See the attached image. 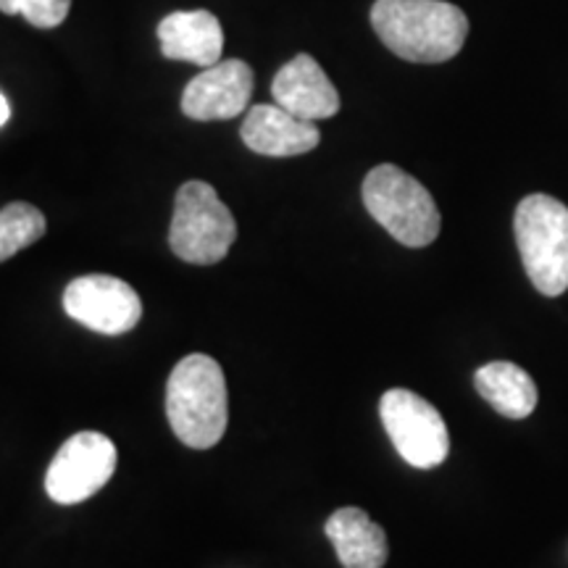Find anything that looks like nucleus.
Returning a JSON list of instances; mask_svg holds the SVG:
<instances>
[{
    "label": "nucleus",
    "instance_id": "nucleus-1",
    "mask_svg": "<svg viewBox=\"0 0 568 568\" xmlns=\"http://www.w3.org/2000/svg\"><path fill=\"white\" fill-rule=\"evenodd\" d=\"M372 27L397 59L443 63L460 53L468 19L445 0H376Z\"/></svg>",
    "mask_w": 568,
    "mask_h": 568
},
{
    "label": "nucleus",
    "instance_id": "nucleus-2",
    "mask_svg": "<svg viewBox=\"0 0 568 568\" xmlns=\"http://www.w3.org/2000/svg\"><path fill=\"white\" fill-rule=\"evenodd\" d=\"M166 416L172 432L193 450H209L224 437L230 395L222 366L211 355L182 358L166 382Z\"/></svg>",
    "mask_w": 568,
    "mask_h": 568
},
{
    "label": "nucleus",
    "instance_id": "nucleus-3",
    "mask_svg": "<svg viewBox=\"0 0 568 568\" xmlns=\"http://www.w3.org/2000/svg\"><path fill=\"white\" fill-rule=\"evenodd\" d=\"M361 195H364L366 211L393 234L397 243L426 247L437 240L443 219H439L435 197L403 169L393 163L372 169L366 174Z\"/></svg>",
    "mask_w": 568,
    "mask_h": 568
},
{
    "label": "nucleus",
    "instance_id": "nucleus-4",
    "mask_svg": "<svg viewBox=\"0 0 568 568\" xmlns=\"http://www.w3.org/2000/svg\"><path fill=\"white\" fill-rule=\"evenodd\" d=\"M516 245L529 280L542 295L568 290V209L556 197L535 193L516 209Z\"/></svg>",
    "mask_w": 568,
    "mask_h": 568
},
{
    "label": "nucleus",
    "instance_id": "nucleus-5",
    "mask_svg": "<svg viewBox=\"0 0 568 568\" xmlns=\"http://www.w3.org/2000/svg\"><path fill=\"white\" fill-rule=\"evenodd\" d=\"M237 240V222L209 182L193 180L176 190L169 245L184 264L211 266L226 258Z\"/></svg>",
    "mask_w": 568,
    "mask_h": 568
},
{
    "label": "nucleus",
    "instance_id": "nucleus-6",
    "mask_svg": "<svg viewBox=\"0 0 568 568\" xmlns=\"http://www.w3.org/2000/svg\"><path fill=\"white\" fill-rule=\"evenodd\" d=\"M379 416L400 458L414 468H435L450 453V435L439 410L410 389H387Z\"/></svg>",
    "mask_w": 568,
    "mask_h": 568
},
{
    "label": "nucleus",
    "instance_id": "nucleus-7",
    "mask_svg": "<svg viewBox=\"0 0 568 568\" xmlns=\"http://www.w3.org/2000/svg\"><path fill=\"white\" fill-rule=\"evenodd\" d=\"M116 445L101 432H77L59 447L45 474L48 497L77 506L109 485L116 471Z\"/></svg>",
    "mask_w": 568,
    "mask_h": 568
},
{
    "label": "nucleus",
    "instance_id": "nucleus-8",
    "mask_svg": "<svg viewBox=\"0 0 568 568\" xmlns=\"http://www.w3.org/2000/svg\"><path fill=\"white\" fill-rule=\"evenodd\" d=\"M63 311L98 335H124L142 318V301L119 276H77L63 290Z\"/></svg>",
    "mask_w": 568,
    "mask_h": 568
},
{
    "label": "nucleus",
    "instance_id": "nucleus-9",
    "mask_svg": "<svg viewBox=\"0 0 568 568\" xmlns=\"http://www.w3.org/2000/svg\"><path fill=\"white\" fill-rule=\"evenodd\" d=\"M253 95V69L226 59L203 69L182 92V113L195 122H224L240 116Z\"/></svg>",
    "mask_w": 568,
    "mask_h": 568
},
{
    "label": "nucleus",
    "instance_id": "nucleus-10",
    "mask_svg": "<svg viewBox=\"0 0 568 568\" xmlns=\"http://www.w3.org/2000/svg\"><path fill=\"white\" fill-rule=\"evenodd\" d=\"M272 95L276 105L308 122L332 119L339 111V92L308 53L295 55L276 71Z\"/></svg>",
    "mask_w": 568,
    "mask_h": 568
},
{
    "label": "nucleus",
    "instance_id": "nucleus-11",
    "mask_svg": "<svg viewBox=\"0 0 568 568\" xmlns=\"http://www.w3.org/2000/svg\"><path fill=\"white\" fill-rule=\"evenodd\" d=\"M240 138L253 153L290 159V155L311 153L322 142V132L308 119L284 111L282 105H253L247 111Z\"/></svg>",
    "mask_w": 568,
    "mask_h": 568
},
{
    "label": "nucleus",
    "instance_id": "nucleus-12",
    "mask_svg": "<svg viewBox=\"0 0 568 568\" xmlns=\"http://www.w3.org/2000/svg\"><path fill=\"white\" fill-rule=\"evenodd\" d=\"M161 53L172 61H187L209 69L222 61L224 30L211 11H174L159 24Z\"/></svg>",
    "mask_w": 568,
    "mask_h": 568
},
{
    "label": "nucleus",
    "instance_id": "nucleus-13",
    "mask_svg": "<svg viewBox=\"0 0 568 568\" xmlns=\"http://www.w3.org/2000/svg\"><path fill=\"white\" fill-rule=\"evenodd\" d=\"M326 537L345 568H382L387 564V535L366 510L353 506L335 510L326 521Z\"/></svg>",
    "mask_w": 568,
    "mask_h": 568
},
{
    "label": "nucleus",
    "instance_id": "nucleus-14",
    "mask_svg": "<svg viewBox=\"0 0 568 568\" xmlns=\"http://www.w3.org/2000/svg\"><path fill=\"white\" fill-rule=\"evenodd\" d=\"M477 393L506 418H527L537 408V385L521 366L493 361L474 374Z\"/></svg>",
    "mask_w": 568,
    "mask_h": 568
},
{
    "label": "nucleus",
    "instance_id": "nucleus-15",
    "mask_svg": "<svg viewBox=\"0 0 568 568\" xmlns=\"http://www.w3.org/2000/svg\"><path fill=\"white\" fill-rule=\"evenodd\" d=\"M45 226V216L32 203L17 201L0 209V264L38 243Z\"/></svg>",
    "mask_w": 568,
    "mask_h": 568
},
{
    "label": "nucleus",
    "instance_id": "nucleus-16",
    "mask_svg": "<svg viewBox=\"0 0 568 568\" xmlns=\"http://www.w3.org/2000/svg\"><path fill=\"white\" fill-rule=\"evenodd\" d=\"M71 0H0V11L3 13H21L32 27L40 30H53L63 24L69 17Z\"/></svg>",
    "mask_w": 568,
    "mask_h": 568
},
{
    "label": "nucleus",
    "instance_id": "nucleus-17",
    "mask_svg": "<svg viewBox=\"0 0 568 568\" xmlns=\"http://www.w3.org/2000/svg\"><path fill=\"white\" fill-rule=\"evenodd\" d=\"M9 119H11V105H9V101H6L3 92H0V126L9 122Z\"/></svg>",
    "mask_w": 568,
    "mask_h": 568
}]
</instances>
